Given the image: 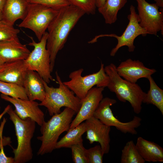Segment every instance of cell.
I'll return each mask as SVG.
<instances>
[{
    "instance_id": "cell-1",
    "label": "cell",
    "mask_w": 163,
    "mask_h": 163,
    "mask_svg": "<svg viewBox=\"0 0 163 163\" xmlns=\"http://www.w3.org/2000/svg\"><path fill=\"white\" fill-rule=\"evenodd\" d=\"M85 14L81 9L70 5L60 9L49 25L46 48L50 54L51 72L58 52L64 47L71 31Z\"/></svg>"
},
{
    "instance_id": "cell-2",
    "label": "cell",
    "mask_w": 163,
    "mask_h": 163,
    "mask_svg": "<svg viewBox=\"0 0 163 163\" xmlns=\"http://www.w3.org/2000/svg\"><path fill=\"white\" fill-rule=\"evenodd\" d=\"M76 114L72 109L65 107L62 112L52 116L47 121H44L40 126L41 135L37 139L41 142L37 152L38 155L50 153L56 149L59 136L69 129L72 119Z\"/></svg>"
},
{
    "instance_id": "cell-3",
    "label": "cell",
    "mask_w": 163,
    "mask_h": 163,
    "mask_svg": "<svg viewBox=\"0 0 163 163\" xmlns=\"http://www.w3.org/2000/svg\"><path fill=\"white\" fill-rule=\"evenodd\" d=\"M116 67L112 63L104 67L105 72L109 78L107 87L110 91L115 93L120 101H128L134 113L139 114L146 93L136 83L130 82L120 77L117 72Z\"/></svg>"
},
{
    "instance_id": "cell-4",
    "label": "cell",
    "mask_w": 163,
    "mask_h": 163,
    "mask_svg": "<svg viewBox=\"0 0 163 163\" xmlns=\"http://www.w3.org/2000/svg\"><path fill=\"white\" fill-rule=\"evenodd\" d=\"M55 74L59 87H49L43 80L45 94L39 106L46 107L51 116L60 113L61 108L63 107L70 108L77 113L81 107L82 100L63 83L57 71Z\"/></svg>"
},
{
    "instance_id": "cell-5",
    "label": "cell",
    "mask_w": 163,
    "mask_h": 163,
    "mask_svg": "<svg viewBox=\"0 0 163 163\" xmlns=\"http://www.w3.org/2000/svg\"><path fill=\"white\" fill-rule=\"evenodd\" d=\"M13 123L17 140L16 148H13L14 163H25L33 156L31 141L36 129V122L30 118L22 119L15 113L11 106L7 113Z\"/></svg>"
},
{
    "instance_id": "cell-6",
    "label": "cell",
    "mask_w": 163,
    "mask_h": 163,
    "mask_svg": "<svg viewBox=\"0 0 163 163\" xmlns=\"http://www.w3.org/2000/svg\"><path fill=\"white\" fill-rule=\"evenodd\" d=\"M104 66V64L101 62L98 71L85 76H82L84 71L82 68L73 71L69 75L70 80L63 83L82 100L94 86L104 88L107 87L109 78L105 72Z\"/></svg>"
},
{
    "instance_id": "cell-7",
    "label": "cell",
    "mask_w": 163,
    "mask_h": 163,
    "mask_svg": "<svg viewBox=\"0 0 163 163\" xmlns=\"http://www.w3.org/2000/svg\"><path fill=\"white\" fill-rule=\"evenodd\" d=\"M48 32L46 31L39 42H36L33 37H30L31 41L28 45L34 47L27 58L24 60L28 70L36 72L47 84L55 79L51 75L50 56L46 48Z\"/></svg>"
},
{
    "instance_id": "cell-8",
    "label": "cell",
    "mask_w": 163,
    "mask_h": 163,
    "mask_svg": "<svg viewBox=\"0 0 163 163\" xmlns=\"http://www.w3.org/2000/svg\"><path fill=\"white\" fill-rule=\"evenodd\" d=\"M29 3L27 14L18 26L32 30L39 41L59 9L37 3Z\"/></svg>"
},
{
    "instance_id": "cell-9",
    "label": "cell",
    "mask_w": 163,
    "mask_h": 163,
    "mask_svg": "<svg viewBox=\"0 0 163 163\" xmlns=\"http://www.w3.org/2000/svg\"><path fill=\"white\" fill-rule=\"evenodd\" d=\"M116 100L108 97L103 98L93 115L101 122L109 126H114L124 133L136 135V129L141 125V118L134 116L131 121L126 123L119 120L114 115L110 107L116 104Z\"/></svg>"
},
{
    "instance_id": "cell-10",
    "label": "cell",
    "mask_w": 163,
    "mask_h": 163,
    "mask_svg": "<svg viewBox=\"0 0 163 163\" xmlns=\"http://www.w3.org/2000/svg\"><path fill=\"white\" fill-rule=\"evenodd\" d=\"M130 14L128 16L129 20L128 24L123 33L120 36L114 34L101 35L95 38L96 40L99 37L107 36L113 37L117 39V43L112 49L110 53V55L114 56L119 49L122 46H126L130 52L134 50L135 46L134 45L135 39L139 36H145L148 34L146 30L142 27L139 24V19L135 10V7L131 5L130 7Z\"/></svg>"
},
{
    "instance_id": "cell-11",
    "label": "cell",
    "mask_w": 163,
    "mask_h": 163,
    "mask_svg": "<svg viewBox=\"0 0 163 163\" xmlns=\"http://www.w3.org/2000/svg\"><path fill=\"white\" fill-rule=\"evenodd\" d=\"M136 0L140 26L148 34L157 35L158 32L161 31L163 35V8L159 11L155 3H149L145 0Z\"/></svg>"
},
{
    "instance_id": "cell-12",
    "label": "cell",
    "mask_w": 163,
    "mask_h": 163,
    "mask_svg": "<svg viewBox=\"0 0 163 163\" xmlns=\"http://www.w3.org/2000/svg\"><path fill=\"white\" fill-rule=\"evenodd\" d=\"M1 97L12 104L14 112L22 119L30 118L41 126L45 121L44 114L39 107V104L35 101L14 98L1 94Z\"/></svg>"
},
{
    "instance_id": "cell-13",
    "label": "cell",
    "mask_w": 163,
    "mask_h": 163,
    "mask_svg": "<svg viewBox=\"0 0 163 163\" xmlns=\"http://www.w3.org/2000/svg\"><path fill=\"white\" fill-rule=\"evenodd\" d=\"M103 87H93L82 100L81 107L74 119L72 121L69 129H72L84 121L93 116L95 110L103 98Z\"/></svg>"
},
{
    "instance_id": "cell-14",
    "label": "cell",
    "mask_w": 163,
    "mask_h": 163,
    "mask_svg": "<svg viewBox=\"0 0 163 163\" xmlns=\"http://www.w3.org/2000/svg\"><path fill=\"white\" fill-rule=\"evenodd\" d=\"M86 138L91 144L98 142L104 154L109 153L110 149V126L101 122L93 116L86 120Z\"/></svg>"
},
{
    "instance_id": "cell-15",
    "label": "cell",
    "mask_w": 163,
    "mask_h": 163,
    "mask_svg": "<svg viewBox=\"0 0 163 163\" xmlns=\"http://www.w3.org/2000/svg\"><path fill=\"white\" fill-rule=\"evenodd\" d=\"M118 75L130 82L136 83L139 79L147 78L155 73L156 70L145 66L139 60L129 59L122 62L116 67Z\"/></svg>"
},
{
    "instance_id": "cell-16",
    "label": "cell",
    "mask_w": 163,
    "mask_h": 163,
    "mask_svg": "<svg viewBox=\"0 0 163 163\" xmlns=\"http://www.w3.org/2000/svg\"><path fill=\"white\" fill-rule=\"evenodd\" d=\"M30 52L26 45L20 43L18 38L0 42V59L4 63L24 60Z\"/></svg>"
},
{
    "instance_id": "cell-17",
    "label": "cell",
    "mask_w": 163,
    "mask_h": 163,
    "mask_svg": "<svg viewBox=\"0 0 163 163\" xmlns=\"http://www.w3.org/2000/svg\"><path fill=\"white\" fill-rule=\"evenodd\" d=\"M28 70L24 60L5 62L0 68V80L23 87Z\"/></svg>"
},
{
    "instance_id": "cell-18",
    "label": "cell",
    "mask_w": 163,
    "mask_h": 163,
    "mask_svg": "<svg viewBox=\"0 0 163 163\" xmlns=\"http://www.w3.org/2000/svg\"><path fill=\"white\" fill-rule=\"evenodd\" d=\"M23 87L29 100L41 102L44 99L45 91L43 79L36 72L28 70Z\"/></svg>"
},
{
    "instance_id": "cell-19",
    "label": "cell",
    "mask_w": 163,
    "mask_h": 163,
    "mask_svg": "<svg viewBox=\"0 0 163 163\" xmlns=\"http://www.w3.org/2000/svg\"><path fill=\"white\" fill-rule=\"evenodd\" d=\"M29 4L27 0H6L2 11V20L14 25L17 20L24 18Z\"/></svg>"
},
{
    "instance_id": "cell-20",
    "label": "cell",
    "mask_w": 163,
    "mask_h": 163,
    "mask_svg": "<svg viewBox=\"0 0 163 163\" xmlns=\"http://www.w3.org/2000/svg\"><path fill=\"white\" fill-rule=\"evenodd\" d=\"M136 145L145 161L163 162V149L159 145L140 136L137 139Z\"/></svg>"
},
{
    "instance_id": "cell-21",
    "label": "cell",
    "mask_w": 163,
    "mask_h": 163,
    "mask_svg": "<svg viewBox=\"0 0 163 163\" xmlns=\"http://www.w3.org/2000/svg\"><path fill=\"white\" fill-rule=\"evenodd\" d=\"M127 0H106L104 5L98 8L107 24L114 23L117 20L118 11L123 7Z\"/></svg>"
},
{
    "instance_id": "cell-22",
    "label": "cell",
    "mask_w": 163,
    "mask_h": 163,
    "mask_svg": "<svg viewBox=\"0 0 163 163\" xmlns=\"http://www.w3.org/2000/svg\"><path fill=\"white\" fill-rule=\"evenodd\" d=\"M86 131L85 122L81 123L72 129H69L67 133L57 142L55 149L70 148L73 144L83 140L82 136Z\"/></svg>"
},
{
    "instance_id": "cell-23",
    "label": "cell",
    "mask_w": 163,
    "mask_h": 163,
    "mask_svg": "<svg viewBox=\"0 0 163 163\" xmlns=\"http://www.w3.org/2000/svg\"><path fill=\"white\" fill-rule=\"evenodd\" d=\"M150 88L142 101V103L152 104L156 106L163 115V90L156 84L151 76L147 78Z\"/></svg>"
},
{
    "instance_id": "cell-24",
    "label": "cell",
    "mask_w": 163,
    "mask_h": 163,
    "mask_svg": "<svg viewBox=\"0 0 163 163\" xmlns=\"http://www.w3.org/2000/svg\"><path fill=\"white\" fill-rule=\"evenodd\" d=\"M121 163H144L145 161L140 155L133 140L129 141L122 150Z\"/></svg>"
},
{
    "instance_id": "cell-25",
    "label": "cell",
    "mask_w": 163,
    "mask_h": 163,
    "mask_svg": "<svg viewBox=\"0 0 163 163\" xmlns=\"http://www.w3.org/2000/svg\"><path fill=\"white\" fill-rule=\"evenodd\" d=\"M0 92L10 97L28 99L23 86L0 80Z\"/></svg>"
},
{
    "instance_id": "cell-26",
    "label": "cell",
    "mask_w": 163,
    "mask_h": 163,
    "mask_svg": "<svg viewBox=\"0 0 163 163\" xmlns=\"http://www.w3.org/2000/svg\"><path fill=\"white\" fill-rule=\"evenodd\" d=\"M20 30L3 20L0 21V42L18 38Z\"/></svg>"
},
{
    "instance_id": "cell-27",
    "label": "cell",
    "mask_w": 163,
    "mask_h": 163,
    "mask_svg": "<svg viewBox=\"0 0 163 163\" xmlns=\"http://www.w3.org/2000/svg\"><path fill=\"white\" fill-rule=\"evenodd\" d=\"M83 140L73 144L71 149L72 157L75 163H88L86 155V149L83 143Z\"/></svg>"
},
{
    "instance_id": "cell-28",
    "label": "cell",
    "mask_w": 163,
    "mask_h": 163,
    "mask_svg": "<svg viewBox=\"0 0 163 163\" xmlns=\"http://www.w3.org/2000/svg\"><path fill=\"white\" fill-rule=\"evenodd\" d=\"M70 5L77 7L83 10L85 14H95L96 0H65Z\"/></svg>"
},
{
    "instance_id": "cell-29",
    "label": "cell",
    "mask_w": 163,
    "mask_h": 163,
    "mask_svg": "<svg viewBox=\"0 0 163 163\" xmlns=\"http://www.w3.org/2000/svg\"><path fill=\"white\" fill-rule=\"evenodd\" d=\"M86 152L88 163H103L104 154L100 145L86 149Z\"/></svg>"
},
{
    "instance_id": "cell-30",
    "label": "cell",
    "mask_w": 163,
    "mask_h": 163,
    "mask_svg": "<svg viewBox=\"0 0 163 163\" xmlns=\"http://www.w3.org/2000/svg\"><path fill=\"white\" fill-rule=\"evenodd\" d=\"M28 2L30 3L40 4L58 10L70 5L65 0H30Z\"/></svg>"
},
{
    "instance_id": "cell-31",
    "label": "cell",
    "mask_w": 163,
    "mask_h": 163,
    "mask_svg": "<svg viewBox=\"0 0 163 163\" xmlns=\"http://www.w3.org/2000/svg\"><path fill=\"white\" fill-rule=\"evenodd\" d=\"M7 119L4 118L0 126V149L2 147L7 145L11 146V138L9 137L2 136L3 130Z\"/></svg>"
},
{
    "instance_id": "cell-32",
    "label": "cell",
    "mask_w": 163,
    "mask_h": 163,
    "mask_svg": "<svg viewBox=\"0 0 163 163\" xmlns=\"http://www.w3.org/2000/svg\"><path fill=\"white\" fill-rule=\"evenodd\" d=\"M14 158L11 157H8L5 154L4 147L0 149V163H14Z\"/></svg>"
},
{
    "instance_id": "cell-33",
    "label": "cell",
    "mask_w": 163,
    "mask_h": 163,
    "mask_svg": "<svg viewBox=\"0 0 163 163\" xmlns=\"http://www.w3.org/2000/svg\"><path fill=\"white\" fill-rule=\"evenodd\" d=\"M106 0H96V7L98 8L102 7L104 4Z\"/></svg>"
},
{
    "instance_id": "cell-34",
    "label": "cell",
    "mask_w": 163,
    "mask_h": 163,
    "mask_svg": "<svg viewBox=\"0 0 163 163\" xmlns=\"http://www.w3.org/2000/svg\"><path fill=\"white\" fill-rule=\"evenodd\" d=\"M155 4L158 7L161 8H163V0H154Z\"/></svg>"
},
{
    "instance_id": "cell-35",
    "label": "cell",
    "mask_w": 163,
    "mask_h": 163,
    "mask_svg": "<svg viewBox=\"0 0 163 163\" xmlns=\"http://www.w3.org/2000/svg\"><path fill=\"white\" fill-rule=\"evenodd\" d=\"M11 106L8 105V106H6V107L5 108L4 110L0 114V121L1 119V118L6 113H7V112L9 109V108Z\"/></svg>"
},
{
    "instance_id": "cell-36",
    "label": "cell",
    "mask_w": 163,
    "mask_h": 163,
    "mask_svg": "<svg viewBox=\"0 0 163 163\" xmlns=\"http://www.w3.org/2000/svg\"><path fill=\"white\" fill-rule=\"evenodd\" d=\"M6 0H0V10L2 11L4 7Z\"/></svg>"
},
{
    "instance_id": "cell-37",
    "label": "cell",
    "mask_w": 163,
    "mask_h": 163,
    "mask_svg": "<svg viewBox=\"0 0 163 163\" xmlns=\"http://www.w3.org/2000/svg\"><path fill=\"white\" fill-rule=\"evenodd\" d=\"M3 20V14L2 11L0 10V21Z\"/></svg>"
},
{
    "instance_id": "cell-38",
    "label": "cell",
    "mask_w": 163,
    "mask_h": 163,
    "mask_svg": "<svg viewBox=\"0 0 163 163\" xmlns=\"http://www.w3.org/2000/svg\"><path fill=\"white\" fill-rule=\"evenodd\" d=\"M4 62L0 59V68L4 64Z\"/></svg>"
},
{
    "instance_id": "cell-39",
    "label": "cell",
    "mask_w": 163,
    "mask_h": 163,
    "mask_svg": "<svg viewBox=\"0 0 163 163\" xmlns=\"http://www.w3.org/2000/svg\"><path fill=\"white\" fill-rule=\"evenodd\" d=\"M27 1H29L30 0H27Z\"/></svg>"
},
{
    "instance_id": "cell-40",
    "label": "cell",
    "mask_w": 163,
    "mask_h": 163,
    "mask_svg": "<svg viewBox=\"0 0 163 163\" xmlns=\"http://www.w3.org/2000/svg\"><path fill=\"white\" fill-rule=\"evenodd\" d=\"M0 108H1V107H0Z\"/></svg>"
}]
</instances>
